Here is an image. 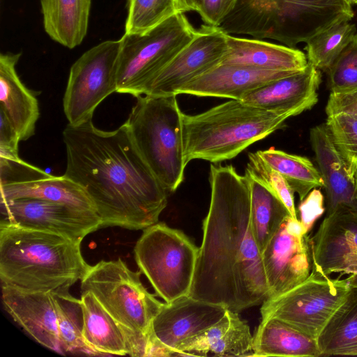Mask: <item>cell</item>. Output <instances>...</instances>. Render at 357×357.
<instances>
[{"label": "cell", "instance_id": "24", "mask_svg": "<svg viewBox=\"0 0 357 357\" xmlns=\"http://www.w3.org/2000/svg\"><path fill=\"white\" fill-rule=\"evenodd\" d=\"M254 336L238 312L227 309L224 316L178 348L183 356H251Z\"/></svg>", "mask_w": 357, "mask_h": 357}, {"label": "cell", "instance_id": "31", "mask_svg": "<svg viewBox=\"0 0 357 357\" xmlns=\"http://www.w3.org/2000/svg\"><path fill=\"white\" fill-rule=\"evenodd\" d=\"M356 33V25L349 20L337 22L317 33L305 42L308 63L319 70L328 71Z\"/></svg>", "mask_w": 357, "mask_h": 357}, {"label": "cell", "instance_id": "4", "mask_svg": "<svg viewBox=\"0 0 357 357\" xmlns=\"http://www.w3.org/2000/svg\"><path fill=\"white\" fill-rule=\"evenodd\" d=\"M287 114L229 100L199 114L183 115V158L213 163L231 160L253 143L282 128Z\"/></svg>", "mask_w": 357, "mask_h": 357}, {"label": "cell", "instance_id": "8", "mask_svg": "<svg viewBox=\"0 0 357 357\" xmlns=\"http://www.w3.org/2000/svg\"><path fill=\"white\" fill-rule=\"evenodd\" d=\"M198 251L182 231L158 222L143 229L134 248L139 271L165 303L189 294Z\"/></svg>", "mask_w": 357, "mask_h": 357}, {"label": "cell", "instance_id": "2", "mask_svg": "<svg viewBox=\"0 0 357 357\" xmlns=\"http://www.w3.org/2000/svg\"><path fill=\"white\" fill-rule=\"evenodd\" d=\"M64 175L79 185L93 203L101 228L144 229L158 222L168 192L138 149L125 122L105 131L92 120L63 130Z\"/></svg>", "mask_w": 357, "mask_h": 357}, {"label": "cell", "instance_id": "36", "mask_svg": "<svg viewBox=\"0 0 357 357\" xmlns=\"http://www.w3.org/2000/svg\"><path fill=\"white\" fill-rule=\"evenodd\" d=\"M332 93L357 90V33L328 70Z\"/></svg>", "mask_w": 357, "mask_h": 357}, {"label": "cell", "instance_id": "21", "mask_svg": "<svg viewBox=\"0 0 357 357\" xmlns=\"http://www.w3.org/2000/svg\"><path fill=\"white\" fill-rule=\"evenodd\" d=\"M296 73L298 72L273 71L218 64L182 86L176 94L223 98L241 101L252 91L275 79Z\"/></svg>", "mask_w": 357, "mask_h": 357}, {"label": "cell", "instance_id": "20", "mask_svg": "<svg viewBox=\"0 0 357 357\" xmlns=\"http://www.w3.org/2000/svg\"><path fill=\"white\" fill-rule=\"evenodd\" d=\"M2 303L13 319L36 342L63 354L53 293L29 292L1 286Z\"/></svg>", "mask_w": 357, "mask_h": 357}, {"label": "cell", "instance_id": "37", "mask_svg": "<svg viewBox=\"0 0 357 357\" xmlns=\"http://www.w3.org/2000/svg\"><path fill=\"white\" fill-rule=\"evenodd\" d=\"M324 202V196L321 191L317 188L311 190L301 201L298 206L300 213L299 221L307 233L311 229L317 219L324 213L325 211Z\"/></svg>", "mask_w": 357, "mask_h": 357}, {"label": "cell", "instance_id": "15", "mask_svg": "<svg viewBox=\"0 0 357 357\" xmlns=\"http://www.w3.org/2000/svg\"><path fill=\"white\" fill-rule=\"evenodd\" d=\"M226 50V33L218 26L202 24L194 38L149 83L144 95L176 94L182 86L218 65Z\"/></svg>", "mask_w": 357, "mask_h": 357}, {"label": "cell", "instance_id": "11", "mask_svg": "<svg viewBox=\"0 0 357 357\" xmlns=\"http://www.w3.org/2000/svg\"><path fill=\"white\" fill-rule=\"evenodd\" d=\"M121 45V38L103 41L85 52L72 65L63 99L69 124L77 126L92 120L98 105L116 92Z\"/></svg>", "mask_w": 357, "mask_h": 357}, {"label": "cell", "instance_id": "40", "mask_svg": "<svg viewBox=\"0 0 357 357\" xmlns=\"http://www.w3.org/2000/svg\"><path fill=\"white\" fill-rule=\"evenodd\" d=\"M327 116L345 113L357 117V90L347 93H331L326 106Z\"/></svg>", "mask_w": 357, "mask_h": 357}, {"label": "cell", "instance_id": "3", "mask_svg": "<svg viewBox=\"0 0 357 357\" xmlns=\"http://www.w3.org/2000/svg\"><path fill=\"white\" fill-rule=\"evenodd\" d=\"M89 266L79 243L54 233L0 224L1 286L29 292L69 290Z\"/></svg>", "mask_w": 357, "mask_h": 357}, {"label": "cell", "instance_id": "16", "mask_svg": "<svg viewBox=\"0 0 357 357\" xmlns=\"http://www.w3.org/2000/svg\"><path fill=\"white\" fill-rule=\"evenodd\" d=\"M308 243L313 270L326 276L357 274V210L341 206L326 214Z\"/></svg>", "mask_w": 357, "mask_h": 357}, {"label": "cell", "instance_id": "23", "mask_svg": "<svg viewBox=\"0 0 357 357\" xmlns=\"http://www.w3.org/2000/svg\"><path fill=\"white\" fill-rule=\"evenodd\" d=\"M226 40L227 50L219 64L281 72L302 71L308 65L305 53L294 47L227 33Z\"/></svg>", "mask_w": 357, "mask_h": 357}, {"label": "cell", "instance_id": "7", "mask_svg": "<svg viewBox=\"0 0 357 357\" xmlns=\"http://www.w3.org/2000/svg\"><path fill=\"white\" fill-rule=\"evenodd\" d=\"M141 273L121 258L102 260L89 266L80 287L82 292H91L119 324L149 342L152 322L163 303L144 287Z\"/></svg>", "mask_w": 357, "mask_h": 357}, {"label": "cell", "instance_id": "39", "mask_svg": "<svg viewBox=\"0 0 357 357\" xmlns=\"http://www.w3.org/2000/svg\"><path fill=\"white\" fill-rule=\"evenodd\" d=\"M19 135L6 116L0 112V158L16 160L20 158Z\"/></svg>", "mask_w": 357, "mask_h": 357}, {"label": "cell", "instance_id": "35", "mask_svg": "<svg viewBox=\"0 0 357 357\" xmlns=\"http://www.w3.org/2000/svg\"><path fill=\"white\" fill-rule=\"evenodd\" d=\"M248 159L245 169L250 171L283 202L293 218H298L294 204V192L283 176L269 166L257 151L250 153Z\"/></svg>", "mask_w": 357, "mask_h": 357}, {"label": "cell", "instance_id": "9", "mask_svg": "<svg viewBox=\"0 0 357 357\" xmlns=\"http://www.w3.org/2000/svg\"><path fill=\"white\" fill-rule=\"evenodd\" d=\"M184 13H178L142 35L121 37L116 92L143 96L153 77L195 36Z\"/></svg>", "mask_w": 357, "mask_h": 357}, {"label": "cell", "instance_id": "5", "mask_svg": "<svg viewBox=\"0 0 357 357\" xmlns=\"http://www.w3.org/2000/svg\"><path fill=\"white\" fill-rule=\"evenodd\" d=\"M177 95L137 98L126 123L143 158L168 192L184 179L183 115Z\"/></svg>", "mask_w": 357, "mask_h": 357}, {"label": "cell", "instance_id": "19", "mask_svg": "<svg viewBox=\"0 0 357 357\" xmlns=\"http://www.w3.org/2000/svg\"><path fill=\"white\" fill-rule=\"evenodd\" d=\"M321 77L320 70L308 63L303 70L275 79L241 101L266 111L296 116L317 102Z\"/></svg>", "mask_w": 357, "mask_h": 357}, {"label": "cell", "instance_id": "26", "mask_svg": "<svg viewBox=\"0 0 357 357\" xmlns=\"http://www.w3.org/2000/svg\"><path fill=\"white\" fill-rule=\"evenodd\" d=\"M251 356H322L317 340L277 319H261Z\"/></svg>", "mask_w": 357, "mask_h": 357}, {"label": "cell", "instance_id": "13", "mask_svg": "<svg viewBox=\"0 0 357 357\" xmlns=\"http://www.w3.org/2000/svg\"><path fill=\"white\" fill-rule=\"evenodd\" d=\"M307 234L299 220L289 215L261 252L268 298L291 289L310 275L312 261Z\"/></svg>", "mask_w": 357, "mask_h": 357}, {"label": "cell", "instance_id": "14", "mask_svg": "<svg viewBox=\"0 0 357 357\" xmlns=\"http://www.w3.org/2000/svg\"><path fill=\"white\" fill-rule=\"evenodd\" d=\"M1 201L34 198L60 202L97 213L86 192L66 176L51 175L21 158H0Z\"/></svg>", "mask_w": 357, "mask_h": 357}, {"label": "cell", "instance_id": "18", "mask_svg": "<svg viewBox=\"0 0 357 357\" xmlns=\"http://www.w3.org/2000/svg\"><path fill=\"white\" fill-rule=\"evenodd\" d=\"M80 301L82 336L91 355L145 357L148 341L114 319L91 292H82Z\"/></svg>", "mask_w": 357, "mask_h": 357}, {"label": "cell", "instance_id": "29", "mask_svg": "<svg viewBox=\"0 0 357 357\" xmlns=\"http://www.w3.org/2000/svg\"><path fill=\"white\" fill-rule=\"evenodd\" d=\"M321 356L346 355L357 349V288L317 339Z\"/></svg>", "mask_w": 357, "mask_h": 357}, {"label": "cell", "instance_id": "45", "mask_svg": "<svg viewBox=\"0 0 357 357\" xmlns=\"http://www.w3.org/2000/svg\"><path fill=\"white\" fill-rule=\"evenodd\" d=\"M351 356H357V349L353 351L351 354Z\"/></svg>", "mask_w": 357, "mask_h": 357}, {"label": "cell", "instance_id": "25", "mask_svg": "<svg viewBox=\"0 0 357 357\" xmlns=\"http://www.w3.org/2000/svg\"><path fill=\"white\" fill-rule=\"evenodd\" d=\"M22 53L0 55V112L17 132L20 141L34 135L40 116L38 102L20 80L16 64Z\"/></svg>", "mask_w": 357, "mask_h": 357}, {"label": "cell", "instance_id": "28", "mask_svg": "<svg viewBox=\"0 0 357 357\" xmlns=\"http://www.w3.org/2000/svg\"><path fill=\"white\" fill-rule=\"evenodd\" d=\"M245 176L250 191L251 229L261 253L285 218L291 215L283 202L248 169Z\"/></svg>", "mask_w": 357, "mask_h": 357}, {"label": "cell", "instance_id": "10", "mask_svg": "<svg viewBox=\"0 0 357 357\" xmlns=\"http://www.w3.org/2000/svg\"><path fill=\"white\" fill-rule=\"evenodd\" d=\"M352 290L347 278L333 279L312 269L298 285L265 300L261 319L281 320L317 340Z\"/></svg>", "mask_w": 357, "mask_h": 357}, {"label": "cell", "instance_id": "30", "mask_svg": "<svg viewBox=\"0 0 357 357\" xmlns=\"http://www.w3.org/2000/svg\"><path fill=\"white\" fill-rule=\"evenodd\" d=\"M260 157L279 172L302 201L314 188L324 187L319 171L305 157L288 153L273 147L258 151Z\"/></svg>", "mask_w": 357, "mask_h": 357}, {"label": "cell", "instance_id": "38", "mask_svg": "<svg viewBox=\"0 0 357 357\" xmlns=\"http://www.w3.org/2000/svg\"><path fill=\"white\" fill-rule=\"evenodd\" d=\"M199 10L202 21L218 26L235 6L237 0H199Z\"/></svg>", "mask_w": 357, "mask_h": 357}, {"label": "cell", "instance_id": "22", "mask_svg": "<svg viewBox=\"0 0 357 357\" xmlns=\"http://www.w3.org/2000/svg\"><path fill=\"white\" fill-rule=\"evenodd\" d=\"M310 142L324 181L327 214L341 206L357 210L354 173L333 143L325 123L310 130Z\"/></svg>", "mask_w": 357, "mask_h": 357}, {"label": "cell", "instance_id": "32", "mask_svg": "<svg viewBox=\"0 0 357 357\" xmlns=\"http://www.w3.org/2000/svg\"><path fill=\"white\" fill-rule=\"evenodd\" d=\"M56 302L59 336L64 351H81L91 355L82 336L83 314L80 299L69 290L53 293Z\"/></svg>", "mask_w": 357, "mask_h": 357}, {"label": "cell", "instance_id": "41", "mask_svg": "<svg viewBox=\"0 0 357 357\" xmlns=\"http://www.w3.org/2000/svg\"><path fill=\"white\" fill-rule=\"evenodd\" d=\"M182 13L199 10V0H178Z\"/></svg>", "mask_w": 357, "mask_h": 357}, {"label": "cell", "instance_id": "1", "mask_svg": "<svg viewBox=\"0 0 357 357\" xmlns=\"http://www.w3.org/2000/svg\"><path fill=\"white\" fill-rule=\"evenodd\" d=\"M211 201L189 296L234 312L261 305L268 287L250 223V191L232 165L210 167Z\"/></svg>", "mask_w": 357, "mask_h": 357}, {"label": "cell", "instance_id": "6", "mask_svg": "<svg viewBox=\"0 0 357 357\" xmlns=\"http://www.w3.org/2000/svg\"><path fill=\"white\" fill-rule=\"evenodd\" d=\"M240 5L261 39L276 40L290 47L354 17L347 0H240Z\"/></svg>", "mask_w": 357, "mask_h": 357}, {"label": "cell", "instance_id": "44", "mask_svg": "<svg viewBox=\"0 0 357 357\" xmlns=\"http://www.w3.org/2000/svg\"><path fill=\"white\" fill-rule=\"evenodd\" d=\"M351 6L357 4V0H347Z\"/></svg>", "mask_w": 357, "mask_h": 357}, {"label": "cell", "instance_id": "17", "mask_svg": "<svg viewBox=\"0 0 357 357\" xmlns=\"http://www.w3.org/2000/svg\"><path fill=\"white\" fill-rule=\"evenodd\" d=\"M226 310L222 305L183 296L163 303L152 322L151 332L164 344L179 352L182 343L209 328Z\"/></svg>", "mask_w": 357, "mask_h": 357}, {"label": "cell", "instance_id": "33", "mask_svg": "<svg viewBox=\"0 0 357 357\" xmlns=\"http://www.w3.org/2000/svg\"><path fill=\"white\" fill-rule=\"evenodd\" d=\"M181 13L178 0H128L124 34L146 33Z\"/></svg>", "mask_w": 357, "mask_h": 357}, {"label": "cell", "instance_id": "27", "mask_svg": "<svg viewBox=\"0 0 357 357\" xmlns=\"http://www.w3.org/2000/svg\"><path fill=\"white\" fill-rule=\"evenodd\" d=\"M92 0H40L44 30L52 40L73 49L84 39Z\"/></svg>", "mask_w": 357, "mask_h": 357}, {"label": "cell", "instance_id": "12", "mask_svg": "<svg viewBox=\"0 0 357 357\" xmlns=\"http://www.w3.org/2000/svg\"><path fill=\"white\" fill-rule=\"evenodd\" d=\"M0 224L54 233L81 243L101 228L98 213L52 201L21 198L0 202Z\"/></svg>", "mask_w": 357, "mask_h": 357}, {"label": "cell", "instance_id": "43", "mask_svg": "<svg viewBox=\"0 0 357 357\" xmlns=\"http://www.w3.org/2000/svg\"><path fill=\"white\" fill-rule=\"evenodd\" d=\"M354 176L356 188V192H357V165H356V167H354Z\"/></svg>", "mask_w": 357, "mask_h": 357}, {"label": "cell", "instance_id": "34", "mask_svg": "<svg viewBox=\"0 0 357 357\" xmlns=\"http://www.w3.org/2000/svg\"><path fill=\"white\" fill-rule=\"evenodd\" d=\"M325 126L335 146L354 173L357 165V117L345 113L329 115Z\"/></svg>", "mask_w": 357, "mask_h": 357}, {"label": "cell", "instance_id": "42", "mask_svg": "<svg viewBox=\"0 0 357 357\" xmlns=\"http://www.w3.org/2000/svg\"><path fill=\"white\" fill-rule=\"evenodd\" d=\"M347 280L352 287L357 288V274L349 275Z\"/></svg>", "mask_w": 357, "mask_h": 357}]
</instances>
